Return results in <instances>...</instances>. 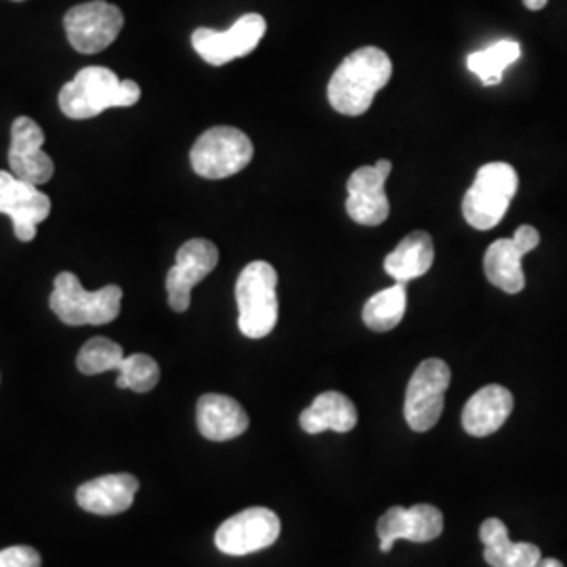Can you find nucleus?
<instances>
[{
	"mask_svg": "<svg viewBox=\"0 0 567 567\" xmlns=\"http://www.w3.org/2000/svg\"><path fill=\"white\" fill-rule=\"evenodd\" d=\"M393 63L383 49L362 47L344 58L328 82V102L343 116H362L391 81Z\"/></svg>",
	"mask_w": 567,
	"mask_h": 567,
	"instance_id": "obj_1",
	"label": "nucleus"
},
{
	"mask_svg": "<svg viewBox=\"0 0 567 567\" xmlns=\"http://www.w3.org/2000/svg\"><path fill=\"white\" fill-rule=\"evenodd\" d=\"M142 100V86L135 81H121L112 70L89 65L63 84L61 112L72 121H89L110 107H131Z\"/></svg>",
	"mask_w": 567,
	"mask_h": 567,
	"instance_id": "obj_2",
	"label": "nucleus"
},
{
	"mask_svg": "<svg viewBox=\"0 0 567 567\" xmlns=\"http://www.w3.org/2000/svg\"><path fill=\"white\" fill-rule=\"evenodd\" d=\"M121 286L107 284L89 292L72 271H61L49 297L53 313L68 326L110 324L121 316Z\"/></svg>",
	"mask_w": 567,
	"mask_h": 567,
	"instance_id": "obj_3",
	"label": "nucleus"
},
{
	"mask_svg": "<svg viewBox=\"0 0 567 567\" xmlns=\"http://www.w3.org/2000/svg\"><path fill=\"white\" fill-rule=\"evenodd\" d=\"M278 271L267 261L246 265L236 282L238 326L248 339H265L278 324Z\"/></svg>",
	"mask_w": 567,
	"mask_h": 567,
	"instance_id": "obj_4",
	"label": "nucleus"
},
{
	"mask_svg": "<svg viewBox=\"0 0 567 567\" xmlns=\"http://www.w3.org/2000/svg\"><path fill=\"white\" fill-rule=\"evenodd\" d=\"M517 187L519 177L511 164H484L463 198L466 224L480 231L496 227L507 215L508 204L515 198Z\"/></svg>",
	"mask_w": 567,
	"mask_h": 567,
	"instance_id": "obj_5",
	"label": "nucleus"
},
{
	"mask_svg": "<svg viewBox=\"0 0 567 567\" xmlns=\"http://www.w3.org/2000/svg\"><path fill=\"white\" fill-rule=\"evenodd\" d=\"M255 156L250 137L234 126H213L196 140L189 163L198 177L227 179L244 171Z\"/></svg>",
	"mask_w": 567,
	"mask_h": 567,
	"instance_id": "obj_6",
	"label": "nucleus"
},
{
	"mask_svg": "<svg viewBox=\"0 0 567 567\" xmlns=\"http://www.w3.org/2000/svg\"><path fill=\"white\" fill-rule=\"evenodd\" d=\"M452 381L450 365L444 360L431 358L414 370L405 389V423L416 433H425L437 425L444 412V398Z\"/></svg>",
	"mask_w": 567,
	"mask_h": 567,
	"instance_id": "obj_7",
	"label": "nucleus"
},
{
	"mask_svg": "<svg viewBox=\"0 0 567 567\" xmlns=\"http://www.w3.org/2000/svg\"><path fill=\"white\" fill-rule=\"evenodd\" d=\"M122 25L124 16L121 9L105 0L76 4L63 18L68 41L82 55L102 53L103 49L118 39Z\"/></svg>",
	"mask_w": 567,
	"mask_h": 567,
	"instance_id": "obj_8",
	"label": "nucleus"
},
{
	"mask_svg": "<svg viewBox=\"0 0 567 567\" xmlns=\"http://www.w3.org/2000/svg\"><path fill=\"white\" fill-rule=\"evenodd\" d=\"M267 23L259 13H246L229 30L217 32L210 28H198L192 34L194 51L210 65H225L229 61L252 53L265 37Z\"/></svg>",
	"mask_w": 567,
	"mask_h": 567,
	"instance_id": "obj_9",
	"label": "nucleus"
},
{
	"mask_svg": "<svg viewBox=\"0 0 567 567\" xmlns=\"http://www.w3.org/2000/svg\"><path fill=\"white\" fill-rule=\"evenodd\" d=\"M0 215L11 219L20 243H32L39 225L51 215V198L42 194L39 185L0 171Z\"/></svg>",
	"mask_w": 567,
	"mask_h": 567,
	"instance_id": "obj_10",
	"label": "nucleus"
},
{
	"mask_svg": "<svg viewBox=\"0 0 567 567\" xmlns=\"http://www.w3.org/2000/svg\"><path fill=\"white\" fill-rule=\"evenodd\" d=\"M280 529V517L271 508H246L221 524L215 534V545L225 555H250L271 547L278 540Z\"/></svg>",
	"mask_w": 567,
	"mask_h": 567,
	"instance_id": "obj_11",
	"label": "nucleus"
},
{
	"mask_svg": "<svg viewBox=\"0 0 567 567\" xmlns=\"http://www.w3.org/2000/svg\"><path fill=\"white\" fill-rule=\"evenodd\" d=\"M217 264H219V248L210 240L194 238L183 244L177 250L175 265L166 274V295L173 311L183 313L189 309L194 286L203 282Z\"/></svg>",
	"mask_w": 567,
	"mask_h": 567,
	"instance_id": "obj_12",
	"label": "nucleus"
},
{
	"mask_svg": "<svg viewBox=\"0 0 567 567\" xmlns=\"http://www.w3.org/2000/svg\"><path fill=\"white\" fill-rule=\"evenodd\" d=\"M540 244V234L532 225L517 227L513 238L489 244L484 257L487 282L508 295H517L526 288V274L522 259Z\"/></svg>",
	"mask_w": 567,
	"mask_h": 567,
	"instance_id": "obj_13",
	"label": "nucleus"
},
{
	"mask_svg": "<svg viewBox=\"0 0 567 567\" xmlns=\"http://www.w3.org/2000/svg\"><path fill=\"white\" fill-rule=\"evenodd\" d=\"M444 532V515L433 505L414 507H391L379 519L377 534L381 540V550L389 553L398 540L410 543H431Z\"/></svg>",
	"mask_w": 567,
	"mask_h": 567,
	"instance_id": "obj_14",
	"label": "nucleus"
},
{
	"mask_svg": "<svg viewBox=\"0 0 567 567\" xmlns=\"http://www.w3.org/2000/svg\"><path fill=\"white\" fill-rule=\"evenodd\" d=\"M44 133L39 122L20 116L11 126V147H9V168L23 182L42 185L51 182L55 164L42 150Z\"/></svg>",
	"mask_w": 567,
	"mask_h": 567,
	"instance_id": "obj_15",
	"label": "nucleus"
},
{
	"mask_svg": "<svg viewBox=\"0 0 567 567\" xmlns=\"http://www.w3.org/2000/svg\"><path fill=\"white\" fill-rule=\"evenodd\" d=\"M389 177L383 175L374 164L362 166L353 171V175L347 182V215L355 224L365 227H377L385 224L391 204L385 194V183Z\"/></svg>",
	"mask_w": 567,
	"mask_h": 567,
	"instance_id": "obj_16",
	"label": "nucleus"
},
{
	"mask_svg": "<svg viewBox=\"0 0 567 567\" xmlns=\"http://www.w3.org/2000/svg\"><path fill=\"white\" fill-rule=\"evenodd\" d=\"M140 480L131 473L102 475L76 489V503L93 515H118L133 507Z\"/></svg>",
	"mask_w": 567,
	"mask_h": 567,
	"instance_id": "obj_17",
	"label": "nucleus"
},
{
	"mask_svg": "<svg viewBox=\"0 0 567 567\" xmlns=\"http://www.w3.org/2000/svg\"><path fill=\"white\" fill-rule=\"evenodd\" d=\"M198 431L210 442H229L240 437L250 425L243 405L221 393H206L196 405Z\"/></svg>",
	"mask_w": 567,
	"mask_h": 567,
	"instance_id": "obj_18",
	"label": "nucleus"
},
{
	"mask_svg": "<svg viewBox=\"0 0 567 567\" xmlns=\"http://www.w3.org/2000/svg\"><path fill=\"white\" fill-rule=\"evenodd\" d=\"M513 412V393L507 386L487 385L480 389L463 410V426L473 437H487L507 423Z\"/></svg>",
	"mask_w": 567,
	"mask_h": 567,
	"instance_id": "obj_19",
	"label": "nucleus"
},
{
	"mask_svg": "<svg viewBox=\"0 0 567 567\" xmlns=\"http://www.w3.org/2000/svg\"><path fill=\"white\" fill-rule=\"evenodd\" d=\"M484 543V559L489 567H532L543 559L540 548L532 543H513L508 529L501 519L489 517L480 527Z\"/></svg>",
	"mask_w": 567,
	"mask_h": 567,
	"instance_id": "obj_20",
	"label": "nucleus"
},
{
	"mask_svg": "<svg viewBox=\"0 0 567 567\" xmlns=\"http://www.w3.org/2000/svg\"><path fill=\"white\" fill-rule=\"evenodd\" d=\"M358 425L355 404L339 391L320 393L313 404L301 412V426L305 433L318 435L322 431L349 433Z\"/></svg>",
	"mask_w": 567,
	"mask_h": 567,
	"instance_id": "obj_21",
	"label": "nucleus"
},
{
	"mask_svg": "<svg viewBox=\"0 0 567 567\" xmlns=\"http://www.w3.org/2000/svg\"><path fill=\"white\" fill-rule=\"evenodd\" d=\"M435 261V244L426 231H412L385 257V271L395 282L423 278Z\"/></svg>",
	"mask_w": 567,
	"mask_h": 567,
	"instance_id": "obj_22",
	"label": "nucleus"
},
{
	"mask_svg": "<svg viewBox=\"0 0 567 567\" xmlns=\"http://www.w3.org/2000/svg\"><path fill=\"white\" fill-rule=\"evenodd\" d=\"M405 307V284H393L368 299L362 311V320L374 332H389L404 320Z\"/></svg>",
	"mask_w": 567,
	"mask_h": 567,
	"instance_id": "obj_23",
	"label": "nucleus"
},
{
	"mask_svg": "<svg viewBox=\"0 0 567 567\" xmlns=\"http://www.w3.org/2000/svg\"><path fill=\"white\" fill-rule=\"evenodd\" d=\"M519 58H522L519 42L505 39V41L494 42L492 47H487L484 51L471 53L468 60H466V65L473 74L480 76L482 84L494 86V84L503 82V72Z\"/></svg>",
	"mask_w": 567,
	"mask_h": 567,
	"instance_id": "obj_24",
	"label": "nucleus"
},
{
	"mask_svg": "<svg viewBox=\"0 0 567 567\" xmlns=\"http://www.w3.org/2000/svg\"><path fill=\"white\" fill-rule=\"evenodd\" d=\"M124 360V351L118 343L105 339V337H95L91 341L82 344L76 358V365L82 374L95 377L110 370H118Z\"/></svg>",
	"mask_w": 567,
	"mask_h": 567,
	"instance_id": "obj_25",
	"label": "nucleus"
},
{
	"mask_svg": "<svg viewBox=\"0 0 567 567\" xmlns=\"http://www.w3.org/2000/svg\"><path fill=\"white\" fill-rule=\"evenodd\" d=\"M121 377L116 381L118 389H131L135 393H147L161 381V365L145 355V353H133L122 360Z\"/></svg>",
	"mask_w": 567,
	"mask_h": 567,
	"instance_id": "obj_26",
	"label": "nucleus"
},
{
	"mask_svg": "<svg viewBox=\"0 0 567 567\" xmlns=\"http://www.w3.org/2000/svg\"><path fill=\"white\" fill-rule=\"evenodd\" d=\"M0 567H42V559L37 548L20 545L0 550Z\"/></svg>",
	"mask_w": 567,
	"mask_h": 567,
	"instance_id": "obj_27",
	"label": "nucleus"
},
{
	"mask_svg": "<svg viewBox=\"0 0 567 567\" xmlns=\"http://www.w3.org/2000/svg\"><path fill=\"white\" fill-rule=\"evenodd\" d=\"M547 2L548 0H524V4L529 11H540V9L547 7Z\"/></svg>",
	"mask_w": 567,
	"mask_h": 567,
	"instance_id": "obj_28",
	"label": "nucleus"
},
{
	"mask_svg": "<svg viewBox=\"0 0 567 567\" xmlns=\"http://www.w3.org/2000/svg\"><path fill=\"white\" fill-rule=\"evenodd\" d=\"M532 567H564V564L559 559H550V557H543L538 564H534Z\"/></svg>",
	"mask_w": 567,
	"mask_h": 567,
	"instance_id": "obj_29",
	"label": "nucleus"
},
{
	"mask_svg": "<svg viewBox=\"0 0 567 567\" xmlns=\"http://www.w3.org/2000/svg\"><path fill=\"white\" fill-rule=\"evenodd\" d=\"M374 166H377V168H379V171H381V173H383V175H386V177H389V175H391V168H393V166H391V163H389V161H379V163L374 164Z\"/></svg>",
	"mask_w": 567,
	"mask_h": 567,
	"instance_id": "obj_30",
	"label": "nucleus"
},
{
	"mask_svg": "<svg viewBox=\"0 0 567 567\" xmlns=\"http://www.w3.org/2000/svg\"><path fill=\"white\" fill-rule=\"evenodd\" d=\"M16 2H21V0H16Z\"/></svg>",
	"mask_w": 567,
	"mask_h": 567,
	"instance_id": "obj_31",
	"label": "nucleus"
}]
</instances>
